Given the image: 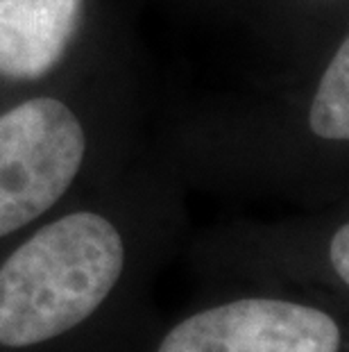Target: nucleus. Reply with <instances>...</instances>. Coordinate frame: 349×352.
<instances>
[{
    "label": "nucleus",
    "mask_w": 349,
    "mask_h": 352,
    "mask_svg": "<svg viewBox=\"0 0 349 352\" xmlns=\"http://www.w3.org/2000/svg\"><path fill=\"white\" fill-rule=\"evenodd\" d=\"M123 232L91 209L64 214L0 264V346H39L98 311L125 271Z\"/></svg>",
    "instance_id": "nucleus-1"
},
{
    "label": "nucleus",
    "mask_w": 349,
    "mask_h": 352,
    "mask_svg": "<svg viewBox=\"0 0 349 352\" xmlns=\"http://www.w3.org/2000/svg\"><path fill=\"white\" fill-rule=\"evenodd\" d=\"M95 146L93 109L69 89L29 91L0 107V239L46 216Z\"/></svg>",
    "instance_id": "nucleus-2"
},
{
    "label": "nucleus",
    "mask_w": 349,
    "mask_h": 352,
    "mask_svg": "<svg viewBox=\"0 0 349 352\" xmlns=\"http://www.w3.org/2000/svg\"><path fill=\"white\" fill-rule=\"evenodd\" d=\"M340 327L317 307L241 298L184 318L157 352H340Z\"/></svg>",
    "instance_id": "nucleus-3"
},
{
    "label": "nucleus",
    "mask_w": 349,
    "mask_h": 352,
    "mask_svg": "<svg viewBox=\"0 0 349 352\" xmlns=\"http://www.w3.org/2000/svg\"><path fill=\"white\" fill-rule=\"evenodd\" d=\"M88 0H0V82L39 87L84 34Z\"/></svg>",
    "instance_id": "nucleus-4"
},
{
    "label": "nucleus",
    "mask_w": 349,
    "mask_h": 352,
    "mask_svg": "<svg viewBox=\"0 0 349 352\" xmlns=\"http://www.w3.org/2000/svg\"><path fill=\"white\" fill-rule=\"evenodd\" d=\"M304 125L317 146L347 148L349 141V36L333 43L302 109Z\"/></svg>",
    "instance_id": "nucleus-5"
},
{
    "label": "nucleus",
    "mask_w": 349,
    "mask_h": 352,
    "mask_svg": "<svg viewBox=\"0 0 349 352\" xmlns=\"http://www.w3.org/2000/svg\"><path fill=\"white\" fill-rule=\"evenodd\" d=\"M329 264L333 268V273L338 275V280L349 284V226L343 223L336 232L331 234L329 241Z\"/></svg>",
    "instance_id": "nucleus-6"
},
{
    "label": "nucleus",
    "mask_w": 349,
    "mask_h": 352,
    "mask_svg": "<svg viewBox=\"0 0 349 352\" xmlns=\"http://www.w3.org/2000/svg\"><path fill=\"white\" fill-rule=\"evenodd\" d=\"M306 3H313V5H320V7H340V5H347V0H306Z\"/></svg>",
    "instance_id": "nucleus-7"
}]
</instances>
